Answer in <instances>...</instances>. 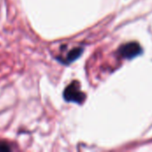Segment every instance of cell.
<instances>
[{
  "label": "cell",
  "instance_id": "cell-3",
  "mask_svg": "<svg viewBox=\"0 0 152 152\" xmlns=\"http://www.w3.org/2000/svg\"><path fill=\"white\" fill-rule=\"evenodd\" d=\"M81 53H82V49L81 48H76V49L70 51L69 53L67 56V61L69 62V61H73L74 60H76L77 58H78L80 56Z\"/></svg>",
  "mask_w": 152,
  "mask_h": 152
},
{
  "label": "cell",
  "instance_id": "cell-1",
  "mask_svg": "<svg viewBox=\"0 0 152 152\" xmlns=\"http://www.w3.org/2000/svg\"><path fill=\"white\" fill-rule=\"evenodd\" d=\"M63 95L66 101L77 103H81L86 98L85 94L81 92V90L79 89V85L76 81L72 82L69 86H67Z\"/></svg>",
  "mask_w": 152,
  "mask_h": 152
},
{
  "label": "cell",
  "instance_id": "cell-2",
  "mask_svg": "<svg viewBox=\"0 0 152 152\" xmlns=\"http://www.w3.org/2000/svg\"><path fill=\"white\" fill-rule=\"evenodd\" d=\"M142 52L141 46L137 43H128L119 48V53L126 59H132Z\"/></svg>",
  "mask_w": 152,
  "mask_h": 152
}]
</instances>
